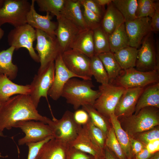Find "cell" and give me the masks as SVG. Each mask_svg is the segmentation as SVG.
<instances>
[{"mask_svg":"<svg viewBox=\"0 0 159 159\" xmlns=\"http://www.w3.org/2000/svg\"><path fill=\"white\" fill-rule=\"evenodd\" d=\"M50 120L39 113L29 95H17L2 103L0 108V132L11 129L20 121L33 120L47 124Z\"/></svg>","mask_w":159,"mask_h":159,"instance_id":"obj_1","label":"cell"},{"mask_svg":"<svg viewBox=\"0 0 159 159\" xmlns=\"http://www.w3.org/2000/svg\"><path fill=\"white\" fill-rule=\"evenodd\" d=\"M94 87L91 80L72 78L64 86L61 97L75 110L85 105L93 106L100 95L98 90L92 89Z\"/></svg>","mask_w":159,"mask_h":159,"instance_id":"obj_2","label":"cell"},{"mask_svg":"<svg viewBox=\"0 0 159 159\" xmlns=\"http://www.w3.org/2000/svg\"><path fill=\"white\" fill-rule=\"evenodd\" d=\"M118 119L122 129L132 136L159 125V108L145 107L136 114Z\"/></svg>","mask_w":159,"mask_h":159,"instance_id":"obj_3","label":"cell"},{"mask_svg":"<svg viewBox=\"0 0 159 159\" xmlns=\"http://www.w3.org/2000/svg\"><path fill=\"white\" fill-rule=\"evenodd\" d=\"M31 5L27 0H1L0 26L8 23L15 28L26 24Z\"/></svg>","mask_w":159,"mask_h":159,"instance_id":"obj_4","label":"cell"},{"mask_svg":"<svg viewBox=\"0 0 159 159\" xmlns=\"http://www.w3.org/2000/svg\"><path fill=\"white\" fill-rule=\"evenodd\" d=\"M35 30L37 44L35 49L38 52L40 64L37 73H40L54 62L62 51L56 37H52L41 30Z\"/></svg>","mask_w":159,"mask_h":159,"instance_id":"obj_5","label":"cell"},{"mask_svg":"<svg viewBox=\"0 0 159 159\" xmlns=\"http://www.w3.org/2000/svg\"><path fill=\"white\" fill-rule=\"evenodd\" d=\"M159 72L156 70L142 72L135 68L122 70L119 76L111 83L125 89L145 87L159 82Z\"/></svg>","mask_w":159,"mask_h":159,"instance_id":"obj_6","label":"cell"},{"mask_svg":"<svg viewBox=\"0 0 159 159\" xmlns=\"http://www.w3.org/2000/svg\"><path fill=\"white\" fill-rule=\"evenodd\" d=\"M138 50L135 69L142 72L159 71V46L155 47L152 32L143 39Z\"/></svg>","mask_w":159,"mask_h":159,"instance_id":"obj_7","label":"cell"},{"mask_svg":"<svg viewBox=\"0 0 159 159\" xmlns=\"http://www.w3.org/2000/svg\"><path fill=\"white\" fill-rule=\"evenodd\" d=\"M125 89L111 83L102 84L99 86L100 95L93 106L99 112L109 119L115 110Z\"/></svg>","mask_w":159,"mask_h":159,"instance_id":"obj_8","label":"cell"},{"mask_svg":"<svg viewBox=\"0 0 159 159\" xmlns=\"http://www.w3.org/2000/svg\"><path fill=\"white\" fill-rule=\"evenodd\" d=\"M36 37L35 29L26 23L11 29L8 34V42L10 47H14L16 50L25 48L31 58L35 62L39 63L38 55L33 47Z\"/></svg>","mask_w":159,"mask_h":159,"instance_id":"obj_9","label":"cell"},{"mask_svg":"<svg viewBox=\"0 0 159 159\" xmlns=\"http://www.w3.org/2000/svg\"><path fill=\"white\" fill-rule=\"evenodd\" d=\"M51 127L54 137L69 144L77 137L82 126L74 120L73 113L67 110L59 119L50 120L48 124Z\"/></svg>","mask_w":159,"mask_h":159,"instance_id":"obj_10","label":"cell"},{"mask_svg":"<svg viewBox=\"0 0 159 159\" xmlns=\"http://www.w3.org/2000/svg\"><path fill=\"white\" fill-rule=\"evenodd\" d=\"M55 73V63H51L43 71L35 74L30 84L31 91L30 96L37 108L41 97L47 100L52 115L53 114L48 99V93L53 81Z\"/></svg>","mask_w":159,"mask_h":159,"instance_id":"obj_11","label":"cell"},{"mask_svg":"<svg viewBox=\"0 0 159 159\" xmlns=\"http://www.w3.org/2000/svg\"><path fill=\"white\" fill-rule=\"evenodd\" d=\"M14 127L20 128L25 134L24 137L18 140V144L20 145L41 141L49 137H54L50 126L39 121H20L15 124Z\"/></svg>","mask_w":159,"mask_h":159,"instance_id":"obj_12","label":"cell"},{"mask_svg":"<svg viewBox=\"0 0 159 159\" xmlns=\"http://www.w3.org/2000/svg\"><path fill=\"white\" fill-rule=\"evenodd\" d=\"M62 57L65 65L72 73L81 79L92 80L90 58L71 49L64 51Z\"/></svg>","mask_w":159,"mask_h":159,"instance_id":"obj_13","label":"cell"},{"mask_svg":"<svg viewBox=\"0 0 159 159\" xmlns=\"http://www.w3.org/2000/svg\"><path fill=\"white\" fill-rule=\"evenodd\" d=\"M150 18H137L125 23L126 32L129 40V46L137 49L143 39L152 32Z\"/></svg>","mask_w":159,"mask_h":159,"instance_id":"obj_14","label":"cell"},{"mask_svg":"<svg viewBox=\"0 0 159 159\" xmlns=\"http://www.w3.org/2000/svg\"><path fill=\"white\" fill-rule=\"evenodd\" d=\"M54 63L55 73L53 81L48 95L53 100H57L61 97L64 87L70 79L74 77L80 78L67 67L62 60V54L57 57Z\"/></svg>","mask_w":159,"mask_h":159,"instance_id":"obj_15","label":"cell"},{"mask_svg":"<svg viewBox=\"0 0 159 159\" xmlns=\"http://www.w3.org/2000/svg\"><path fill=\"white\" fill-rule=\"evenodd\" d=\"M145 88L125 89L115 110L114 114L118 118L128 117L134 113L138 101Z\"/></svg>","mask_w":159,"mask_h":159,"instance_id":"obj_16","label":"cell"},{"mask_svg":"<svg viewBox=\"0 0 159 159\" xmlns=\"http://www.w3.org/2000/svg\"><path fill=\"white\" fill-rule=\"evenodd\" d=\"M35 0H32L31 7L26 16V23L35 29L41 30L49 35L56 37L57 24L52 21V16L50 13L45 15L39 14L36 11Z\"/></svg>","mask_w":159,"mask_h":159,"instance_id":"obj_17","label":"cell"},{"mask_svg":"<svg viewBox=\"0 0 159 159\" xmlns=\"http://www.w3.org/2000/svg\"><path fill=\"white\" fill-rule=\"evenodd\" d=\"M57 19V26L56 37L63 53L69 49L72 42L81 30L70 21L60 15Z\"/></svg>","mask_w":159,"mask_h":159,"instance_id":"obj_18","label":"cell"},{"mask_svg":"<svg viewBox=\"0 0 159 159\" xmlns=\"http://www.w3.org/2000/svg\"><path fill=\"white\" fill-rule=\"evenodd\" d=\"M69 147L53 137L42 145L35 159H67Z\"/></svg>","mask_w":159,"mask_h":159,"instance_id":"obj_19","label":"cell"},{"mask_svg":"<svg viewBox=\"0 0 159 159\" xmlns=\"http://www.w3.org/2000/svg\"><path fill=\"white\" fill-rule=\"evenodd\" d=\"M69 145L72 147L94 157L103 156V152L95 144L85 125L82 127L76 138Z\"/></svg>","mask_w":159,"mask_h":159,"instance_id":"obj_20","label":"cell"},{"mask_svg":"<svg viewBox=\"0 0 159 159\" xmlns=\"http://www.w3.org/2000/svg\"><path fill=\"white\" fill-rule=\"evenodd\" d=\"M81 6L79 0H65L60 15L70 21L81 30L90 29L84 18Z\"/></svg>","mask_w":159,"mask_h":159,"instance_id":"obj_21","label":"cell"},{"mask_svg":"<svg viewBox=\"0 0 159 159\" xmlns=\"http://www.w3.org/2000/svg\"><path fill=\"white\" fill-rule=\"evenodd\" d=\"M69 49L80 52L91 58L95 54L93 31L90 29L81 30L71 44Z\"/></svg>","mask_w":159,"mask_h":159,"instance_id":"obj_22","label":"cell"},{"mask_svg":"<svg viewBox=\"0 0 159 159\" xmlns=\"http://www.w3.org/2000/svg\"><path fill=\"white\" fill-rule=\"evenodd\" d=\"M31 91L30 85H18L12 82L6 75L0 74V102L2 103L14 95H30Z\"/></svg>","mask_w":159,"mask_h":159,"instance_id":"obj_23","label":"cell"},{"mask_svg":"<svg viewBox=\"0 0 159 159\" xmlns=\"http://www.w3.org/2000/svg\"><path fill=\"white\" fill-rule=\"evenodd\" d=\"M101 26L108 35L112 33L125 20L123 16L112 2L107 5Z\"/></svg>","mask_w":159,"mask_h":159,"instance_id":"obj_24","label":"cell"},{"mask_svg":"<svg viewBox=\"0 0 159 159\" xmlns=\"http://www.w3.org/2000/svg\"><path fill=\"white\" fill-rule=\"evenodd\" d=\"M148 107L159 108V82L145 88L138 101L134 114L137 113L143 108Z\"/></svg>","mask_w":159,"mask_h":159,"instance_id":"obj_25","label":"cell"},{"mask_svg":"<svg viewBox=\"0 0 159 159\" xmlns=\"http://www.w3.org/2000/svg\"><path fill=\"white\" fill-rule=\"evenodd\" d=\"M109 119L116 138L126 156V159H132L129 135L122 127L117 117L114 113L110 115Z\"/></svg>","mask_w":159,"mask_h":159,"instance_id":"obj_26","label":"cell"},{"mask_svg":"<svg viewBox=\"0 0 159 159\" xmlns=\"http://www.w3.org/2000/svg\"><path fill=\"white\" fill-rule=\"evenodd\" d=\"M15 50L14 47L10 46L0 52V74L6 75L11 80L16 78L18 70L17 66L12 61Z\"/></svg>","mask_w":159,"mask_h":159,"instance_id":"obj_27","label":"cell"},{"mask_svg":"<svg viewBox=\"0 0 159 159\" xmlns=\"http://www.w3.org/2000/svg\"><path fill=\"white\" fill-rule=\"evenodd\" d=\"M138 50L128 46L114 53L115 58L122 70L135 67Z\"/></svg>","mask_w":159,"mask_h":159,"instance_id":"obj_28","label":"cell"},{"mask_svg":"<svg viewBox=\"0 0 159 159\" xmlns=\"http://www.w3.org/2000/svg\"><path fill=\"white\" fill-rule=\"evenodd\" d=\"M110 52L114 53L129 46V38L126 31L125 23L108 35Z\"/></svg>","mask_w":159,"mask_h":159,"instance_id":"obj_29","label":"cell"},{"mask_svg":"<svg viewBox=\"0 0 159 159\" xmlns=\"http://www.w3.org/2000/svg\"><path fill=\"white\" fill-rule=\"evenodd\" d=\"M101 61L112 83L119 76L122 70L116 60L114 53L111 52L97 54Z\"/></svg>","mask_w":159,"mask_h":159,"instance_id":"obj_30","label":"cell"},{"mask_svg":"<svg viewBox=\"0 0 159 159\" xmlns=\"http://www.w3.org/2000/svg\"><path fill=\"white\" fill-rule=\"evenodd\" d=\"M82 107L88 114L93 124L100 129L106 136L112 127L110 119L99 112L93 105H87Z\"/></svg>","mask_w":159,"mask_h":159,"instance_id":"obj_31","label":"cell"},{"mask_svg":"<svg viewBox=\"0 0 159 159\" xmlns=\"http://www.w3.org/2000/svg\"><path fill=\"white\" fill-rule=\"evenodd\" d=\"M112 2L122 15L125 21L137 18V0H112Z\"/></svg>","mask_w":159,"mask_h":159,"instance_id":"obj_32","label":"cell"},{"mask_svg":"<svg viewBox=\"0 0 159 159\" xmlns=\"http://www.w3.org/2000/svg\"><path fill=\"white\" fill-rule=\"evenodd\" d=\"M90 69L92 76L94 77L97 82L101 85L109 83L107 72L97 54H95L90 58Z\"/></svg>","mask_w":159,"mask_h":159,"instance_id":"obj_33","label":"cell"},{"mask_svg":"<svg viewBox=\"0 0 159 159\" xmlns=\"http://www.w3.org/2000/svg\"><path fill=\"white\" fill-rule=\"evenodd\" d=\"M93 31L95 54L110 51L108 35L101 26Z\"/></svg>","mask_w":159,"mask_h":159,"instance_id":"obj_34","label":"cell"},{"mask_svg":"<svg viewBox=\"0 0 159 159\" xmlns=\"http://www.w3.org/2000/svg\"><path fill=\"white\" fill-rule=\"evenodd\" d=\"M39 11L49 13L59 17L65 0H35Z\"/></svg>","mask_w":159,"mask_h":159,"instance_id":"obj_35","label":"cell"},{"mask_svg":"<svg viewBox=\"0 0 159 159\" xmlns=\"http://www.w3.org/2000/svg\"><path fill=\"white\" fill-rule=\"evenodd\" d=\"M105 146L112 151L119 159H126L112 126L106 135Z\"/></svg>","mask_w":159,"mask_h":159,"instance_id":"obj_36","label":"cell"},{"mask_svg":"<svg viewBox=\"0 0 159 159\" xmlns=\"http://www.w3.org/2000/svg\"><path fill=\"white\" fill-rule=\"evenodd\" d=\"M158 1L138 0L135 15L136 18H151L155 11Z\"/></svg>","mask_w":159,"mask_h":159,"instance_id":"obj_37","label":"cell"},{"mask_svg":"<svg viewBox=\"0 0 159 159\" xmlns=\"http://www.w3.org/2000/svg\"><path fill=\"white\" fill-rule=\"evenodd\" d=\"M85 125L95 144L103 152L105 146L106 135L100 129L94 125L90 120Z\"/></svg>","mask_w":159,"mask_h":159,"instance_id":"obj_38","label":"cell"},{"mask_svg":"<svg viewBox=\"0 0 159 159\" xmlns=\"http://www.w3.org/2000/svg\"><path fill=\"white\" fill-rule=\"evenodd\" d=\"M130 137L140 141L145 146L150 142L159 139V126L158 125Z\"/></svg>","mask_w":159,"mask_h":159,"instance_id":"obj_39","label":"cell"},{"mask_svg":"<svg viewBox=\"0 0 159 159\" xmlns=\"http://www.w3.org/2000/svg\"><path fill=\"white\" fill-rule=\"evenodd\" d=\"M83 16L88 28L93 30L101 26L102 18L83 7Z\"/></svg>","mask_w":159,"mask_h":159,"instance_id":"obj_40","label":"cell"},{"mask_svg":"<svg viewBox=\"0 0 159 159\" xmlns=\"http://www.w3.org/2000/svg\"><path fill=\"white\" fill-rule=\"evenodd\" d=\"M82 6L102 18L106 9L105 6L97 4L95 0H79Z\"/></svg>","mask_w":159,"mask_h":159,"instance_id":"obj_41","label":"cell"},{"mask_svg":"<svg viewBox=\"0 0 159 159\" xmlns=\"http://www.w3.org/2000/svg\"><path fill=\"white\" fill-rule=\"evenodd\" d=\"M54 137H49L41 141L28 143L26 144L29 149L27 159H35L42 145L46 142Z\"/></svg>","mask_w":159,"mask_h":159,"instance_id":"obj_42","label":"cell"},{"mask_svg":"<svg viewBox=\"0 0 159 159\" xmlns=\"http://www.w3.org/2000/svg\"><path fill=\"white\" fill-rule=\"evenodd\" d=\"M73 117L75 122L82 126L85 125L90 120L88 113L82 108L75 110L73 113Z\"/></svg>","mask_w":159,"mask_h":159,"instance_id":"obj_43","label":"cell"},{"mask_svg":"<svg viewBox=\"0 0 159 159\" xmlns=\"http://www.w3.org/2000/svg\"><path fill=\"white\" fill-rule=\"evenodd\" d=\"M94 158L91 155L70 146L67 159H94Z\"/></svg>","mask_w":159,"mask_h":159,"instance_id":"obj_44","label":"cell"},{"mask_svg":"<svg viewBox=\"0 0 159 159\" xmlns=\"http://www.w3.org/2000/svg\"><path fill=\"white\" fill-rule=\"evenodd\" d=\"M150 26L152 32H157L159 31V3L158 1L155 11L150 18Z\"/></svg>","mask_w":159,"mask_h":159,"instance_id":"obj_45","label":"cell"},{"mask_svg":"<svg viewBox=\"0 0 159 159\" xmlns=\"http://www.w3.org/2000/svg\"><path fill=\"white\" fill-rule=\"evenodd\" d=\"M130 137L133 159L134 157L145 146L140 141L131 137Z\"/></svg>","mask_w":159,"mask_h":159,"instance_id":"obj_46","label":"cell"},{"mask_svg":"<svg viewBox=\"0 0 159 159\" xmlns=\"http://www.w3.org/2000/svg\"><path fill=\"white\" fill-rule=\"evenodd\" d=\"M145 147L148 152L151 154L159 151V139L150 142Z\"/></svg>","mask_w":159,"mask_h":159,"instance_id":"obj_47","label":"cell"},{"mask_svg":"<svg viewBox=\"0 0 159 159\" xmlns=\"http://www.w3.org/2000/svg\"><path fill=\"white\" fill-rule=\"evenodd\" d=\"M154 154L150 153L145 147L135 155L133 159H149Z\"/></svg>","mask_w":159,"mask_h":159,"instance_id":"obj_48","label":"cell"},{"mask_svg":"<svg viewBox=\"0 0 159 159\" xmlns=\"http://www.w3.org/2000/svg\"><path fill=\"white\" fill-rule=\"evenodd\" d=\"M103 159H119L114 153L106 146L103 151Z\"/></svg>","mask_w":159,"mask_h":159,"instance_id":"obj_49","label":"cell"},{"mask_svg":"<svg viewBox=\"0 0 159 159\" xmlns=\"http://www.w3.org/2000/svg\"><path fill=\"white\" fill-rule=\"evenodd\" d=\"M95 1L100 5L105 6V5H107L112 2V0H95Z\"/></svg>","mask_w":159,"mask_h":159,"instance_id":"obj_50","label":"cell"},{"mask_svg":"<svg viewBox=\"0 0 159 159\" xmlns=\"http://www.w3.org/2000/svg\"><path fill=\"white\" fill-rule=\"evenodd\" d=\"M149 159H159V151L154 153Z\"/></svg>","mask_w":159,"mask_h":159,"instance_id":"obj_51","label":"cell"},{"mask_svg":"<svg viewBox=\"0 0 159 159\" xmlns=\"http://www.w3.org/2000/svg\"><path fill=\"white\" fill-rule=\"evenodd\" d=\"M4 30L0 26V40L4 36Z\"/></svg>","mask_w":159,"mask_h":159,"instance_id":"obj_52","label":"cell"},{"mask_svg":"<svg viewBox=\"0 0 159 159\" xmlns=\"http://www.w3.org/2000/svg\"><path fill=\"white\" fill-rule=\"evenodd\" d=\"M103 157H101L99 156L94 157V159H103Z\"/></svg>","mask_w":159,"mask_h":159,"instance_id":"obj_53","label":"cell"},{"mask_svg":"<svg viewBox=\"0 0 159 159\" xmlns=\"http://www.w3.org/2000/svg\"><path fill=\"white\" fill-rule=\"evenodd\" d=\"M0 136H1V137H4V136L3 135V133H1V132H0ZM0 157H3V156H1V153H0Z\"/></svg>","mask_w":159,"mask_h":159,"instance_id":"obj_54","label":"cell"},{"mask_svg":"<svg viewBox=\"0 0 159 159\" xmlns=\"http://www.w3.org/2000/svg\"><path fill=\"white\" fill-rule=\"evenodd\" d=\"M2 104V103L0 102V108Z\"/></svg>","mask_w":159,"mask_h":159,"instance_id":"obj_55","label":"cell"},{"mask_svg":"<svg viewBox=\"0 0 159 159\" xmlns=\"http://www.w3.org/2000/svg\"><path fill=\"white\" fill-rule=\"evenodd\" d=\"M1 1V0H0V2Z\"/></svg>","mask_w":159,"mask_h":159,"instance_id":"obj_56","label":"cell"}]
</instances>
